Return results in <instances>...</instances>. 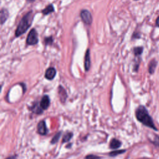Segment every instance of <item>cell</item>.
I'll return each mask as SVG.
<instances>
[{
	"label": "cell",
	"instance_id": "cell-1",
	"mask_svg": "<svg viewBox=\"0 0 159 159\" xmlns=\"http://www.w3.org/2000/svg\"><path fill=\"white\" fill-rule=\"evenodd\" d=\"M135 116L137 119L145 125L155 130H157L153 120L151 116L149 115L147 109L143 106H140L135 111Z\"/></svg>",
	"mask_w": 159,
	"mask_h": 159
},
{
	"label": "cell",
	"instance_id": "cell-2",
	"mask_svg": "<svg viewBox=\"0 0 159 159\" xmlns=\"http://www.w3.org/2000/svg\"><path fill=\"white\" fill-rule=\"evenodd\" d=\"M34 18V14L33 12L32 11L28 12L27 14H25L23 17L20 20L17 27L16 29L15 35L16 37H19L23 34H24L30 27L32 22L33 21Z\"/></svg>",
	"mask_w": 159,
	"mask_h": 159
},
{
	"label": "cell",
	"instance_id": "cell-3",
	"mask_svg": "<svg viewBox=\"0 0 159 159\" xmlns=\"http://www.w3.org/2000/svg\"><path fill=\"white\" fill-rule=\"evenodd\" d=\"M39 42V38H38V34L37 30L35 29H32L29 33L26 43L27 45H34L38 43Z\"/></svg>",
	"mask_w": 159,
	"mask_h": 159
},
{
	"label": "cell",
	"instance_id": "cell-4",
	"mask_svg": "<svg viewBox=\"0 0 159 159\" xmlns=\"http://www.w3.org/2000/svg\"><path fill=\"white\" fill-rule=\"evenodd\" d=\"M80 17L83 22L87 25H90L93 21V17L91 12L86 9H83L81 11Z\"/></svg>",
	"mask_w": 159,
	"mask_h": 159
},
{
	"label": "cell",
	"instance_id": "cell-5",
	"mask_svg": "<svg viewBox=\"0 0 159 159\" xmlns=\"http://www.w3.org/2000/svg\"><path fill=\"white\" fill-rule=\"evenodd\" d=\"M37 131L38 133L40 135H46L47 133V128L46 126L45 122L44 120L40 121L37 125Z\"/></svg>",
	"mask_w": 159,
	"mask_h": 159
},
{
	"label": "cell",
	"instance_id": "cell-6",
	"mask_svg": "<svg viewBox=\"0 0 159 159\" xmlns=\"http://www.w3.org/2000/svg\"><path fill=\"white\" fill-rule=\"evenodd\" d=\"M56 75V70L53 67L48 68L45 74V77L47 80H53Z\"/></svg>",
	"mask_w": 159,
	"mask_h": 159
},
{
	"label": "cell",
	"instance_id": "cell-7",
	"mask_svg": "<svg viewBox=\"0 0 159 159\" xmlns=\"http://www.w3.org/2000/svg\"><path fill=\"white\" fill-rule=\"evenodd\" d=\"M91 66V58H90V51L89 49H87L85 57H84V68L86 71H88Z\"/></svg>",
	"mask_w": 159,
	"mask_h": 159
},
{
	"label": "cell",
	"instance_id": "cell-8",
	"mask_svg": "<svg viewBox=\"0 0 159 159\" xmlns=\"http://www.w3.org/2000/svg\"><path fill=\"white\" fill-rule=\"evenodd\" d=\"M50 105V99L48 96L45 95L43 96L40 102V106L42 109H47Z\"/></svg>",
	"mask_w": 159,
	"mask_h": 159
},
{
	"label": "cell",
	"instance_id": "cell-9",
	"mask_svg": "<svg viewBox=\"0 0 159 159\" xmlns=\"http://www.w3.org/2000/svg\"><path fill=\"white\" fill-rule=\"evenodd\" d=\"M9 17V12L6 9L2 8L1 10V23L2 25Z\"/></svg>",
	"mask_w": 159,
	"mask_h": 159
},
{
	"label": "cell",
	"instance_id": "cell-10",
	"mask_svg": "<svg viewBox=\"0 0 159 159\" xmlns=\"http://www.w3.org/2000/svg\"><path fill=\"white\" fill-rule=\"evenodd\" d=\"M58 93H59V95H60V100L62 102L65 101L66 98L67 97V95H66V93L65 89L61 86H60L58 87Z\"/></svg>",
	"mask_w": 159,
	"mask_h": 159
},
{
	"label": "cell",
	"instance_id": "cell-11",
	"mask_svg": "<svg viewBox=\"0 0 159 159\" xmlns=\"http://www.w3.org/2000/svg\"><path fill=\"white\" fill-rule=\"evenodd\" d=\"M120 145H121V142L119 140L116 139H113L110 142L109 147L112 149H116L119 148Z\"/></svg>",
	"mask_w": 159,
	"mask_h": 159
},
{
	"label": "cell",
	"instance_id": "cell-12",
	"mask_svg": "<svg viewBox=\"0 0 159 159\" xmlns=\"http://www.w3.org/2000/svg\"><path fill=\"white\" fill-rule=\"evenodd\" d=\"M55 9H54V7L52 4H49L48 5L45 9H43L42 11V12L43 15H47L50 13H52L53 12H54Z\"/></svg>",
	"mask_w": 159,
	"mask_h": 159
},
{
	"label": "cell",
	"instance_id": "cell-13",
	"mask_svg": "<svg viewBox=\"0 0 159 159\" xmlns=\"http://www.w3.org/2000/svg\"><path fill=\"white\" fill-rule=\"evenodd\" d=\"M156 66H157V61L155 60H152L148 66V71L150 74H153L154 73Z\"/></svg>",
	"mask_w": 159,
	"mask_h": 159
},
{
	"label": "cell",
	"instance_id": "cell-14",
	"mask_svg": "<svg viewBox=\"0 0 159 159\" xmlns=\"http://www.w3.org/2000/svg\"><path fill=\"white\" fill-rule=\"evenodd\" d=\"M72 137H73V134L71 132H67L65 134V135L63 138L62 142H67L70 140V139L72 138Z\"/></svg>",
	"mask_w": 159,
	"mask_h": 159
},
{
	"label": "cell",
	"instance_id": "cell-15",
	"mask_svg": "<svg viewBox=\"0 0 159 159\" xmlns=\"http://www.w3.org/2000/svg\"><path fill=\"white\" fill-rule=\"evenodd\" d=\"M143 52V47H137L134 48V53L135 55H140Z\"/></svg>",
	"mask_w": 159,
	"mask_h": 159
},
{
	"label": "cell",
	"instance_id": "cell-16",
	"mask_svg": "<svg viewBox=\"0 0 159 159\" xmlns=\"http://www.w3.org/2000/svg\"><path fill=\"white\" fill-rule=\"evenodd\" d=\"M60 135H61V132H60L57 133V134L54 135V137H53V139H52V140H51V143H57V142L58 141V140H59V139H60Z\"/></svg>",
	"mask_w": 159,
	"mask_h": 159
},
{
	"label": "cell",
	"instance_id": "cell-17",
	"mask_svg": "<svg viewBox=\"0 0 159 159\" xmlns=\"http://www.w3.org/2000/svg\"><path fill=\"white\" fill-rule=\"evenodd\" d=\"M44 42H45V45H51L53 43V37L52 36H50V37H45L44 39Z\"/></svg>",
	"mask_w": 159,
	"mask_h": 159
},
{
	"label": "cell",
	"instance_id": "cell-18",
	"mask_svg": "<svg viewBox=\"0 0 159 159\" xmlns=\"http://www.w3.org/2000/svg\"><path fill=\"white\" fill-rule=\"evenodd\" d=\"M125 150H116V151H113V152H111L110 153H109V155L111 156V157H114V156H116L119 154H120V153H122L124 152H125Z\"/></svg>",
	"mask_w": 159,
	"mask_h": 159
},
{
	"label": "cell",
	"instance_id": "cell-19",
	"mask_svg": "<svg viewBox=\"0 0 159 159\" xmlns=\"http://www.w3.org/2000/svg\"><path fill=\"white\" fill-rule=\"evenodd\" d=\"M152 142H153V143H154V145H155L156 146H158L159 147V136L156 135L154 138V140Z\"/></svg>",
	"mask_w": 159,
	"mask_h": 159
},
{
	"label": "cell",
	"instance_id": "cell-20",
	"mask_svg": "<svg viewBox=\"0 0 159 159\" xmlns=\"http://www.w3.org/2000/svg\"><path fill=\"white\" fill-rule=\"evenodd\" d=\"M101 158L98 156L94 155H88L86 157V159H100Z\"/></svg>",
	"mask_w": 159,
	"mask_h": 159
},
{
	"label": "cell",
	"instance_id": "cell-21",
	"mask_svg": "<svg viewBox=\"0 0 159 159\" xmlns=\"http://www.w3.org/2000/svg\"><path fill=\"white\" fill-rule=\"evenodd\" d=\"M156 25L159 27V16L157 17V20H156Z\"/></svg>",
	"mask_w": 159,
	"mask_h": 159
},
{
	"label": "cell",
	"instance_id": "cell-22",
	"mask_svg": "<svg viewBox=\"0 0 159 159\" xmlns=\"http://www.w3.org/2000/svg\"><path fill=\"white\" fill-rule=\"evenodd\" d=\"M16 156H12V157H8L6 159H16Z\"/></svg>",
	"mask_w": 159,
	"mask_h": 159
},
{
	"label": "cell",
	"instance_id": "cell-23",
	"mask_svg": "<svg viewBox=\"0 0 159 159\" xmlns=\"http://www.w3.org/2000/svg\"><path fill=\"white\" fill-rule=\"evenodd\" d=\"M29 2H33V1H34L35 0H27Z\"/></svg>",
	"mask_w": 159,
	"mask_h": 159
},
{
	"label": "cell",
	"instance_id": "cell-24",
	"mask_svg": "<svg viewBox=\"0 0 159 159\" xmlns=\"http://www.w3.org/2000/svg\"><path fill=\"white\" fill-rule=\"evenodd\" d=\"M135 1H137V0H135Z\"/></svg>",
	"mask_w": 159,
	"mask_h": 159
}]
</instances>
